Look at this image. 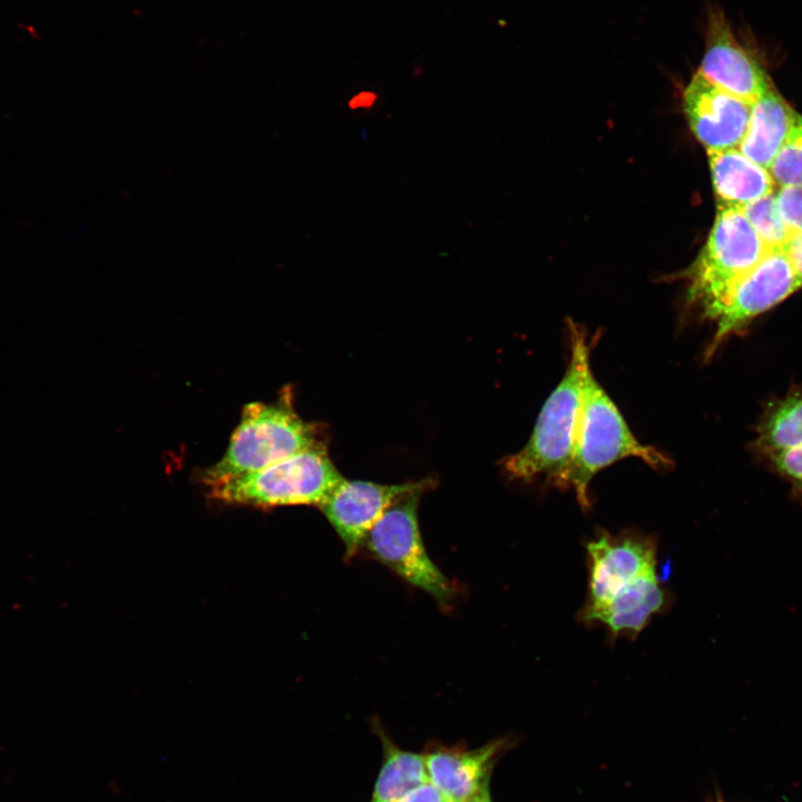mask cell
<instances>
[{
    "instance_id": "6da1fadb",
    "label": "cell",
    "mask_w": 802,
    "mask_h": 802,
    "mask_svg": "<svg viewBox=\"0 0 802 802\" xmlns=\"http://www.w3.org/2000/svg\"><path fill=\"white\" fill-rule=\"evenodd\" d=\"M569 333L568 368L546 400L525 447L505 462L506 471L512 478L530 480L544 476L555 485L567 487L581 403L583 374L589 364V345L584 331L571 325Z\"/></svg>"
},
{
    "instance_id": "ffe728a7",
    "label": "cell",
    "mask_w": 802,
    "mask_h": 802,
    "mask_svg": "<svg viewBox=\"0 0 802 802\" xmlns=\"http://www.w3.org/2000/svg\"><path fill=\"white\" fill-rule=\"evenodd\" d=\"M769 461L791 485L794 493L802 498V446L776 453Z\"/></svg>"
},
{
    "instance_id": "9a60e30c",
    "label": "cell",
    "mask_w": 802,
    "mask_h": 802,
    "mask_svg": "<svg viewBox=\"0 0 802 802\" xmlns=\"http://www.w3.org/2000/svg\"><path fill=\"white\" fill-rule=\"evenodd\" d=\"M382 764L369 802H398L405 793L429 781L423 754L400 749L381 727Z\"/></svg>"
},
{
    "instance_id": "52a82bcc",
    "label": "cell",
    "mask_w": 802,
    "mask_h": 802,
    "mask_svg": "<svg viewBox=\"0 0 802 802\" xmlns=\"http://www.w3.org/2000/svg\"><path fill=\"white\" fill-rule=\"evenodd\" d=\"M422 492L414 491L392 505L364 542L378 560L402 579L447 605L453 598V587L429 557L420 534L418 503Z\"/></svg>"
},
{
    "instance_id": "7a4b0ae2",
    "label": "cell",
    "mask_w": 802,
    "mask_h": 802,
    "mask_svg": "<svg viewBox=\"0 0 802 802\" xmlns=\"http://www.w3.org/2000/svg\"><path fill=\"white\" fill-rule=\"evenodd\" d=\"M628 457L640 459L657 470L667 469L672 464L662 452L642 444L635 438L588 364L583 374L581 403L567 482L575 490L583 508L589 506L588 487L593 477L605 467Z\"/></svg>"
},
{
    "instance_id": "7c38bea8",
    "label": "cell",
    "mask_w": 802,
    "mask_h": 802,
    "mask_svg": "<svg viewBox=\"0 0 802 802\" xmlns=\"http://www.w3.org/2000/svg\"><path fill=\"white\" fill-rule=\"evenodd\" d=\"M507 747L495 740L477 749L436 745L423 754L428 780L450 802H471L490 786L493 765Z\"/></svg>"
},
{
    "instance_id": "ba28073f",
    "label": "cell",
    "mask_w": 802,
    "mask_h": 802,
    "mask_svg": "<svg viewBox=\"0 0 802 802\" xmlns=\"http://www.w3.org/2000/svg\"><path fill=\"white\" fill-rule=\"evenodd\" d=\"M802 285L783 248H772L731 291L711 320L715 333L710 353L731 334L741 331L762 313L774 307Z\"/></svg>"
},
{
    "instance_id": "8fae6325",
    "label": "cell",
    "mask_w": 802,
    "mask_h": 802,
    "mask_svg": "<svg viewBox=\"0 0 802 802\" xmlns=\"http://www.w3.org/2000/svg\"><path fill=\"white\" fill-rule=\"evenodd\" d=\"M683 106L692 133L706 150L740 146L751 104L717 87L697 70L684 89Z\"/></svg>"
},
{
    "instance_id": "cb8c5ba5",
    "label": "cell",
    "mask_w": 802,
    "mask_h": 802,
    "mask_svg": "<svg viewBox=\"0 0 802 802\" xmlns=\"http://www.w3.org/2000/svg\"><path fill=\"white\" fill-rule=\"evenodd\" d=\"M450 802V801H449Z\"/></svg>"
},
{
    "instance_id": "d6986e66",
    "label": "cell",
    "mask_w": 802,
    "mask_h": 802,
    "mask_svg": "<svg viewBox=\"0 0 802 802\" xmlns=\"http://www.w3.org/2000/svg\"><path fill=\"white\" fill-rule=\"evenodd\" d=\"M779 214L792 235L802 233V186H782L775 190Z\"/></svg>"
},
{
    "instance_id": "5b68a950",
    "label": "cell",
    "mask_w": 802,
    "mask_h": 802,
    "mask_svg": "<svg viewBox=\"0 0 802 802\" xmlns=\"http://www.w3.org/2000/svg\"><path fill=\"white\" fill-rule=\"evenodd\" d=\"M771 250L741 208H717L707 241L691 268V299L712 319L734 286Z\"/></svg>"
},
{
    "instance_id": "3957f363",
    "label": "cell",
    "mask_w": 802,
    "mask_h": 802,
    "mask_svg": "<svg viewBox=\"0 0 802 802\" xmlns=\"http://www.w3.org/2000/svg\"><path fill=\"white\" fill-rule=\"evenodd\" d=\"M313 424L301 419L286 392L273 403H247L224 456L203 472L211 485L252 473L321 446Z\"/></svg>"
},
{
    "instance_id": "30bf717a",
    "label": "cell",
    "mask_w": 802,
    "mask_h": 802,
    "mask_svg": "<svg viewBox=\"0 0 802 802\" xmlns=\"http://www.w3.org/2000/svg\"><path fill=\"white\" fill-rule=\"evenodd\" d=\"M698 71L751 105L773 86L762 65L740 43L717 8H711L707 13L705 49Z\"/></svg>"
},
{
    "instance_id": "e0dca14e",
    "label": "cell",
    "mask_w": 802,
    "mask_h": 802,
    "mask_svg": "<svg viewBox=\"0 0 802 802\" xmlns=\"http://www.w3.org/2000/svg\"><path fill=\"white\" fill-rule=\"evenodd\" d=\"M745 217L770 248H783L792 233L783 223L775 198V190L742 208Z\"/></svg>"
},
{
    "instance_id": "4fadbf2b",
    "label": "cell",
    "mask_w": 802,
    "mask_h": 802,
    "mask_svg": "<svg viewBox=\"0 0 802 802\" xmlns=\"http://www.w3.org/2000/svg\"><path fill=\"white\" fill-rule=\"evenodd\" d=\"M706 151L717 208L742 209L775 190L769 169L751 160L739 147Z\"/></svg>"
},
{
    "instance_id": "603a6c76",
    "label": "cell",
    "mask_w": 802,
    "mask_h": 802,
    "mask_svg": "<svg viewBox=\"0 0 802 802\" xmlns=\"http://www.w3.org/2000/svg\"><path fill=\"white\" fill-rule=\"evenodd\" d=\"M471 802H492L490 794V786L486 788L477 798Z\"/></svg>"
},
{
    "instance_id": "277c9868",
    "label": "cell",
    "mask_w": 802,
    "mask_h": 802,
    "mask_svg": "<svg viewBox=\"0 0 802 802\" xmlns=\"http://www.w3.org/2000/svg\"><path fill=\"white\" fill-rule=\"evenodd\" d=\"M343 479L321 444L260 471L207 486L209 497L233 505L319 507Z\"/></svg>"
},
{
    "instance_id": "5bb4252c",
    "label": "cell",
    "mask_w": 802,
    "mask_h": 802,
    "mask_svg": "<svg viewBox=\"0 0 802 802\" xmlns=\"http://www.w3.org/2000/svg\"><path fill=\"white\" fill-rule=\"evenodd\" d=\"M794 113L772 86L752 104L747 128L739 149L769 169L785 140Z\"/></svg>"
},
{
    "instance_id": "ac0fdd59",
    "label": "cell",
    "mask_w": 802,
    "mask_h": 802,
    "mask_svg": "<svg viewBox=\"0 0 802 802\" xmlns=\"http://www.w3.org/2000/svg\"><path fill=\"white\" fill-rule=\"evenodd\" d=\"M769 172L780 187L802 186V115L796 111Z\"/></svg>"
},
{
    "instance_id": "9c48e42d",
    "label": "cell",
    "mask_w": 802,
    "mask_h": 802,
    "mask_svg": "<svg viewBox=\"0 0 802 802\" xmlns=\"http://www.w3.org/2000/svg\"><path fill=\"white\" fill-rule=\"evenodd\" d=\"M432 482L429 478L402 485L343 479L319 508L341 538L346 557L351 558L392 505L414 491L427 490Z\"/></svg>"
},
{
    "instance_id": "44dd1931",
    "label": "cell",
    "mask_w": 802,
    "mask_h": 802,
    "mask_svg": "<svg viewBox=\"0 0 802 802\" xmlns=\"http://www.w3.org/2000/svg\"><path fill=\"white\" fill-rule=\"evenodd\" d=\"M398 802H449L446 796L430 782H423L411 789Z\"/></svg>"
},
{
    "instance_id": "2e32d148",
    "label": "cell",
    "mask_w": 802,
    "mask_h": 802,
    "mask_svg": "<svg viewBox=\"0 0 802 802\" xmlns=\"http://www.w3.org/2000/svg\"><path fill=\"white\" fill-rule=\"evenodd\" d=\"M802 446V391L775 401L763 414L755 447L767 459Z\"/></svg>"
},
{
    "instance_id": "7402d4cb",
    "label": "cell",
    "mask_w": 802,
    "mask_h": 802,
    "mask_svg": "<svg viewBox=\"0 0 802 802\" xmlns=\"http://www.w3.org/2000/svg\"><path fill=\"white\" fill-rule=\"evenodd\" d=\"M783 251L802 285V233L792 235Z\"/></svg>"
},
{
    "instance_id": "8992f818",
    "label": "cell",
    "mask_w": 802,
    "mask_h": 802,
    "mask_svg": "<svg viewBox=\"0 0 802 802\" xmlns=\"http://www.w3.org/2000/svg\"><path fill=\"white\" fill-rule=\"evenodd\" d=\"M588 596L581 617L586 623L604 610L634 602L659 585L656 544L636 534H603L587 545Z\"/></svg>"
}]
</instances>
